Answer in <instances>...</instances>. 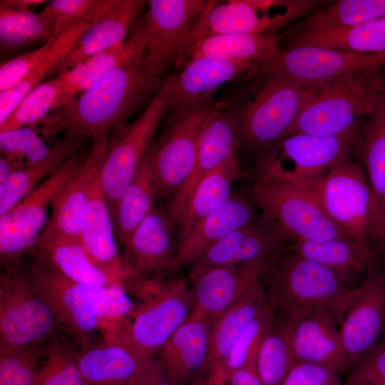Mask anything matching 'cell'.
<instances>
[{"instance_id":"1","label":"cell","mask_w":385,"mask_h":385,"mask_svg":"<svg viewBox=\"0 0 385 385\" xmlns=\"http://www.w3.org/2000/svg\"><path fill=\"white\" fill-rule=\"evenodd\" d=\"M165 80L150 75L140 53L32 127L51 143L60 133L96 140L125 125L140 106L160 93Z\"/></svg>"},{"instance_id":"2","label":"cell","mask_w":385,"mask_h":385,"mask_svg":"<svg viewBox=\"0 0 385 385\" xmlns=\"http://www.w3.org/2000/svg\"><path fill=\"white\" fill-rule=\"evenodd\" d=\"M312 84L311 98L281 140L294 135H338L358 125L359 118L385 110V68Z\"/></svg>"},{"instance_id":"3","label":"cell","mask_w":385,"mask_h":385,"mask_svg":"<svg viewBox=\"0 0 385 385\" xmlns=\"http://www.w3.org/2000/svg\"><path fill=\"white\" fill-rule=\"evenodd\" d=\"M138 279L140 302L120 328L116 343L144 365L183 324L192 310L191 291L180 279Z\"/></svg>"},{"instance_id":"4","label":"cell","mask_w":385,"mask_h":385,"mask_svg":"<svg viewBox=\"0 0 385 385\" xmlns=\"http://www.w3.org/2000/svg\"><path fill=\"white\" fill-rule=\"evenodd\" d=\"M207 0H150L143 19L130 31L143 48L145 63L153 77L163 78L173 65L184 62L199 37Z\"/></svg>"},{"instance_id":"5","label":"cell","mask_w":385,"mask_h":385,"mask_svg":"<svg viewBox=\"0 0 385 385\" xmlns=\"http://www.w3.org/2000/svg\"><path fill=\"white\" fill-rule=\"evenodd\" d=\"M251 200L262 211L265 225L282 242L285 239L318 241L347 237L304 185L260 172Z\"/></svg>"},{"instance_id":"6","label":"cell","mask_w":385,"mask_h":385,"mask_svg":"<svg viewBox=\"0 0 385 385\" xmlns=\"http://www.w3.org/2000/svg\"><path fill=\"white\" fill-rule=\"evenodd\" d=\"M269 262L265 287L279 314L294 317L316 309H335L352 287L340 275L299 254L284 250Z\"/></svg>"},{"instance_id":"7","label":"cell","mask_w":385,"mask_h":385,"mask_svg":"<svg viewBox=\"0 0 385 385\" xmlns=\"http://www.w3.org/2000/svg\"><path fill=\"white\" fill-rule=\"evenodd\" d=\"M20 262H1L0 351L43 348L61 329Z\"/></svg>"},{"instance_id":"8","label":"cell","mask_w":385,"mask_h":385,"mask_svg":"<svg viewBox=\"0 0 385 385\" xmlns=\"http://www.w3.org/2000/svg\"><path fill=\"white\" fill-rule=\"evenodd\" d=\"M326 215L366 250L375 240L374 198L364 168L345 159L305 185Z\"/></svg>"},{"instance_id":"9","label":"cell","mask_w":385,"mask_h":385,"mask_svg":"<svg viewBox=\"0 0 385 385\" xmlns=\"http://www.w3.org/2000/svg\"><path fill=\"white\" fill-rule=\"evenodd\" d=\"M260 83L243 106L234 108L241 145L264 151L279 141L311 98L314 85L258 75Z\"/></svg>"},{"instance_id":"10","label":"cell","mask_w":385,"mask_h":385,"mask_svg":"<svg viewBox=\"0 0 385 385\" xmlns=\"http://www.w3.org/2000/svg\"><path fill=\"white\" fill-rule=\"evenodd\" d=\"M26 270L61 329L71 335L80 349L95 344L105 287L70 280L37 257Z\"/></svg>"},{"instance_id":"11","label":"cell","mask_w":385,"mask_h":385,"mask_svg":"<svg viewBox=\"0 0 385 385\" xmlns=\"http://www.w3.org/2000/svg\"><path fill=\"white\" fill-rule=\"evenodd\" d=\"M215 103L210 97L171 113L158 142L148 149L158 199L175 194L190 175L202 128Z\"/></svg>"},{"instance_id":"12","label":"cell","mask_w":385,"mask_h":385,"mask_svg":"<svg viewBox=\"0 0 385 385\" xmlns=\"http://www.w3.org/2000/svg\"><path fill=\"white\" fill-rule=\"evenodd\" d=\"M359 128L358 124L333 136L285 138L262 152L260 172L306 185L351 157L356 151Z\"/></svg>"},{"instance_id":"13","label":"cell","mask_w":385,"mask_h":385,"mask_svg":"<svg viewBox=\"0 0 385 385\" xmlns=\"http://www.w3.org/2000/svg\"><path fill=\"white\" fill-rule=\"evenodd\" d=\"M80 152L6 213L0 215L1 262H19L31 253L43 232L48 208L86 162Z\"/></svg>"},{"instance_id":"14","label":"cell","mask_w":385,"mask_h":385,"mask_svg":"<svg viewBox=\"0 0 385 385\" xmlns=\"http://www.w3.org/2000/svg\"><path fill=\"white\" fill-rule=\"evenodd\" d=\"M164 115V99L159 93L134 121L115 130L112 139L108 140L100 183L112 218Z\"/></svg>"},{"instance_id":"15","label":"cell","mask_w":385,"mask_h":385,"mask_svg":"<svg viewBox=\"0 0 385 385\" xmlns=\"http://www.w3.org/2000/svg\"><path fill=\"white\" fill-rule=\"evenodd\" d=\"M333 312L354 366L385 338V277L374 274L352 287Z\"/></svg>"},{"instance_id":"16","label":"cell","mask_w":385,"mask_h":385,"mask_svg":"<svg viewBox=\"0 0 385 385\" xmlns=\"http://www.w3.org/2000/svg\"><path fill=\"white\" fill-rule=\"evenodd\" d=\"M385 68V53L334 50L314 46L290 47L281 51L257 75L277 76L304 85L347 74Z\"/></svg>"},{"instance_id":"17","label":"cell","mask_w":385,"mask_h":385,"mask_svg":"<svg viewBox=\"0 0 385 385\" xmlns=\"http://www.w3.org/2000/svg\"><path fill=\"white\" fill-rule=\"evenodd\" d=\"M241 146L235 109L225 102H216L202 128L191 172L174 194L166 211L177 222L198 183L209 173L236 155Z\"/></svg>"},{"instance_id":"18","label":"cell","mask_w":385,"mask_h":385,"mask_svg":"<svg viewBox=\"0 0 385 385\" xmlns=\"http://www.w3.org/2000/svg\"><path fill=\"white\" fill-rule=\"evenodd\" d=\"M284 1L232 0L219 4L212 1L202 24L200 35L264 34L277 33L292 20L311 8L314 2L297 1L289 9L272 14Z\"/></svg>"},{"instance_id":"19","label":"cell","mask_w":385,"mask_h":385,"mask_svg":"<svg viewBox=\"0 0 385 385\" xmlns=\"http://www.w3.org/2000/svg\"><path fill=\"white\" fill-rule=\"evenodd\" d=\"M286 317L294 361L326 366L340 374L351 370L353 365L344 347L332 310L316 309Z\"/></svg>"},{"instance_id":"20","label":"cell","mask_w":385,"mask_h":385,"mask_svg":"<svg viewBox=\"0 0 385 385\" xmlns=\"http://www.w3.org/2000/svg\"><path fill=\"white\" fill-rule=\"evenodd\" d=\"M260 68L255 66L207 57L184 61L179 73L166 78L160 93L163 96L165 115L186 105L212 97L222 85L239 77L252 76Z\"/></svg>"},{"instance_id":"21","label":"cell","mask_w":385,"mask_h":385,"mask_svg":"<svg viewBox=\"0 0 385 385\" xmlns=\"http://www.w3.org/2000/svg\"><path fill=\"white\" fill-rule=\"evenodd\" d=\"M166 212L155 207L124 245L123 260L137 279H153L180 267Z\"/></svg>"},{"instance_id":"22","label":"cell","mask_w":385,"mask_h":385,"mask_svg":"<svg viewBox=\"0 0 385 385\" xmlns=\"http://www.w3.org/2000/svg\"><path fill=\"white\" fill-rule=\"evenodd\" d=\"M270 259L211 268L193 279L190 316L201 319L219 316L262 280Z\"/></svg>"},{"instance_id":"23","label":"cell","mask_w":385,"mask_h":385,"mask_svg":"<svg viewBox=\"0 0 385 385\" xmlns=\"http://www.w3.org/2000/svg\"><path fill=\"white\" fill-rule=\"evenodd\" d=\"M107 135L93 140L88 158L55 200L46 229L78 239L93 190L106 157Z\"/></svg>"},{"instance_id":"24","label":"cell","mask_w":385,"mask_h":385,"mask_svg":"<svg viewBox=\"0 0 385 385\" xmlns=\"http://www.w3.org/2000/svg\"><path fill=\"white\" fill-rule=\"evenodd\" d=\"M282 245L267 225L252 222L235 230L205 251L190 265L191 278L217 267L270 259L283 250Z\"/></svg>"},{"instance_id":"25","label":"cell","mask_w":385,"mask_h":385,"mask_svg":"<svg viewBox=\"0 0 385 385\" xmlns=\"http://www.w3.org/2000/svg\"><path fill=\"white\" fill-rule=\"evenodd\" d=\"M213 319L189 316L158 351L173 385H183L199 379L209 351V336Z\"/></svg>"},{"instance_id":"26","label":"cell","mask_w":385,"mask_h":385,"mask_svg":"<svg viewBox=\"0 0 385 385\" xmlns=\"http://www.w3.org/2000/svg\"><path fill=\"white\" fill-rule=\"evenodd\" d=\"M31 255L76 282L106 287L115 282L126 281L120 275L94 263L78 239L46 228Z\"/></svg>"},{"instance_id":"27","label":"cell","mask_w":385,"mask_h":385,"mask_svg":"<svg viewBox=\"0 0 385 385\" xmlns=\"http://www.w3.org/2000/svg\"><path fill=\"white\" fill-rule=\"evenodd\" d=\"M115 235L113 218L99 180L88 202L78 240L97 265L126 281L135 279L118 252Z\"/></svg>"},{"instance_id":"28","label":"cell","mask_w":385,"mask_h":385,"mask_svg":"<svg viewBox=\"0 0 385 385\" xmlns=\"http://www.w3.org/2000/svg\"><path fill=\"white\" fill-rule=\"evenodd\" d=\"M145 1L116 0L115 4L82 34L73 50L59 66L56 75L86 59L125 41Z\"/></svg>"},{"instance_id":"29","label":"cell","mask_w":385,"mask_h":385,"mask_svg":"<svg viewBox=\"0 0 385 385\" xmlns=\"http://www.w3.org/2000/svg\"><path fill=\"white\" fill-rule=\"evenodd\" d=\"M252 200L232 194L220 207L203 218L178 245L180 266L191 265L212 245L235 230L253 222Z\"/></svg>"},{"instance_id":"30","label":"cell","mask_w":385,"mask_h":385,"mask_svg":"<svg viewBox=\"0 0 385 385\" xmlns=\"http://www.w3.org/2000/svg\"><path fill=\"white\" fill-rule=\"evenodd\" d=\"M277 33L264 34H207L200 36L185 59L207 57L245 63L260 69L281 53Z\"/></svg>"},{"instance_id":"31","label":"cell","mask_w":385,"mask_h":385,"mask_svg":"<svg viewBox=\"0 0 385 385\" xmlns=\"http://www.w3.org/2000/svg\"><path fill=\"white\" fill-rule=\"evenodd\" d=\"M115 0H106L103 6L77 26L50 39V45L38 64L20 81L0 92V125L19 106L28 93L56 73L59 66L78 44L82 34L110 9Z\"/></svg>"},{"instance_id":"32","label":"cell","mask_w":385,"mask_h":385,"mask_svg":"<svg viewBox=\"0 0 385 385\" xmlns=\"http://www.w3.org/2000/svg\"><path fill=\"white\" fill-rule=\"evenodd\" d=\"M270 300L265 284L261 280L213 319L209 336L207 359L200 378L215 364H223L247 326Z\"/></svg>"},{"instance_id":"33","label":"cell","mask_w":385,"mask_h":385,"mask_svg":"<svg viewBox=\"0 0 385 385\" xmlns=\"http://www.w3.org/2000/svg\"><path fill=\"white\" fill-rule=\"evenodd\" d=\"M83 138L65 134L62 138L51 143L43 158L14 172L4 183L0 184V215L11 210L42 182L78 155L83 147Z\"/></svg>"},{"instance_id":"34","label":"cell","mask_w":385,"mask_h":385,"mask_svg":"<svg viewBox=\"0 0 385 385\" xmlns=\"http://www.w3.org/2000/svg\"><path fill=\"white\" fill-rule=\"evenodd\" d=\"M356 151L359 154L374 198L376 236L385 247V110L369 116L359 128Z\"/></svg>"},{"instance_id":"35","label":"cell","mask_w":385,"mask_h":385,"mask_svg":"<svg viewBox=\"0 0 385 385\" xmlns=\"http://www.w3.org/2000/svg\"><path fill=\"white\" fill-rule=\"evenodd\" d=\"M244 175L235 155L198 183L176 222L179 241L184 239L203 218L231 197L233 183Z\"/></svg>"},{"instance_id":"36","label":"cell","mask_w":385,"mask_h":385,"mask_svg":"<svg viewBox=\"0 0 385 385\" xmlns=\"http://www.w3.org/2000/svg\"><path fill=\"white\" fill-rule=\"evenodd\" d=\"M76 356L85 385H130L142 366L118 343L95 344Z\"/></svg>"},{"instance_id":"37","label":"cell","mask_w":385,"mask_h":385,"mask_svg":"<svg viewBox=\"0 0 385 385\" xmlns=\"http://www.w3.org/2000/svg\"><path fill=\"white\" fill-rule=\"evenodd\" d=\"M284 250L292 251L336 272L349 282L370 264L371 250L347 237L325 240H297Z\"/></svg>"},{"instance_id":"38","label":"cell","mask_w":385,"mask_h":385,"mask_svg":"<svg viewBox=\"0 0 385 385\" xmlns=\"http://www.w3.org/2000/svg\"><path fill=\"white\" fill-rule=\"evenodd\" d=\"M55 26L43 11L35 13L23 0H1L0 3V46L9 53L53 37Z\"/></svg>"},{"instance_id":"39","label":"cell","mask_w":385,"mask_h":385,"mask_svg":"<svg viewBox=\"0 0 385 385\" xmlns=\"http://www.w3.org/2000/svg\"><path fill=\"white\" fill-rule=\"evenodd\" d=\"M142 53L138 40L130 33L123 43L59 72L57 75L62 83L63 106L93 87L111 71Z\"/></svg>"},{"instance_id":"40","label":"cell","mask_w":385,"mask_h":385,"mask_svg":"<svg viewBox=\"0 0 385 385\" xmlns=\"http://www.w3.org/2000/svg\"><path fill=\"white\" fill-rule=\"evenodd\" d=\"M156 184L148 152L121 195L113 217L115 235L125 245L154 207Z\"/></svg>"},{"instance_id":"41","label":"cell","mask_w":385,"mask_h":385,"mask_svg":"<svg viewBox=\"0 0 385 385\" xmlns=\"http://www.w3.org/2000/svg\"><path fill=\"white\" fill-rule=\"evenodd\" d=\"M383 16L385 0H339L315 11L294 33L343 29Z\"/></svg>"},{"instance_id":"42","label":"cell","mask_w":385,"mask_h":385,"mask_svg":"<svg viewBox=\"0 0 385 385\" xmlns=\"http://www.w3.org/2000/svg\"><path fill=\"white\" fill-rule=\"evenodd\" d=\"M304 46L366 53H385V16L339 30L307 32Z\"/></svg>"},{"instance_id":"43","label":"cell","mask_w":385,"mask_h":385,"mask_svg":"<svg viewBox=\"0 0 385 385\" xmlns=\"http://www.w3.org/2000/svg\"><path fill=\"white\" fill-rule=\"evenodd\" d=\"M294 362L288 321L279 314L262 340L256 356L257 370L262 385H282Z\"/></svg>"},{"instance_id":"44","label":"cell","mask_w":385,"mask_h":385,"mask_svg":"<svg viewBox=\"0 0 385 385\" xmlns=\"http://www.w3.org/2000/svg\"><path fill=\"white\" fill-rule=\"evenodd\" d=\"M63 106L62 83L57 75L34 87L0 125V133L25 126H33L50 111Z\"/></svg>"},{"instance_id":"45","label":"cell","mask_w":385,"mask_h":385,"mask_svg":"<svg viewBox=\"0 0 385 385\" xmlns=\"http://www.w3.org/2000/svg\"><path fill=\"white\" fill-rule=\"evenodd\" d=\"M43 354L34 385H85L76 350L59 337L44 346Z\"/></svg>"},{"instance_id":"46","label":"cell","mask_w":385,"mask_h":385,"mask_svg":"<svg viewBox=\"0 0 385 385\" xmlns=\"http://www.w3.org/2000/svg\"><path fill=\"white\" fill-rule=\"evenodd\" d=\"M279 312L270 300L250 322L223 362L227 374L238 369L256 356L265 337L276 322Z\"/></svg>"},{"instance_id":"47","label":"cell","mask_w":385,"mask_h":385,"mask_svg":"<svg viewBox=\"0 0 385 385\" xmlns=\"http://www.w3.org/2000/svg\"><path fill=\"white\" fill-rule=\"evenodd\" d=\"M51 145L31 126L0 133V150L16 170L43 158Z\"/></svg>"},{"instance_id":"48","label":"cell","mask_w":385,"mask_h":385,"mask_svg":"<svg viewBox=\"0 0 385 385\" xmlns=\"http://www.w3.org/2000/svg\"><path fill=\"white\" fill-rule=\"evenodd\" d=\"M134 307L125 282H118L105 287L99 324L104 343L116 344L118 334Z\"/></svg>"},{"instance_id":"49","label":"cell","mask_w":385,"mask_h":385,"mask_svg":"<svg viewBox=\"0 0 385 385\" xmlns=\"http://www.w3.org/2000/svg\"><path fill=\"white\" fill-rule=\"evenodd\" d=\"M43 348L0 351V385H34Z\"/></svg>"},{"instance_id":"50","label":"cell","mask_w":385,"mask_h":385,"mask_svg":"<svg viewBox=\"0 0 385 385\" xmlns=\"http://www.w3.org/2000/svg\"><path fill=\"white\" fill-rule=\"evenodd\" d=\"M106 0H53L43 11L52 20L53 38L77 26L104 4Z\"/></svg>"},{"instance_id":"51","label":"cell","mask_w":385,"mask_h":385,"mask_svg":"<svg viewBox=\"0 0 385 385\" xmlns=\"http://www.w3.org/2000/svg\"><path fill=\"white\" fill-rule=\"evenodd\" d=\"M345 383L385 385V338L353 366Z\"/></svg>"},{"instance_id":"52","label":"cell","mask_w":385,"mask_h":385,"mask_svg":"<svg viewBox=\"0 0 385 385\" xmlns=\"http://www.w3.org/2000/svg\"><path fill=\"white\" fill-rule=\"evenodd\" d=\"M340 374L326 366L295 361L282 385H343Z\"/></svg>"},{"instance_id":"53","label":"cell","mask_w":385,"mask_h":385,"mask_svg":"<svg viewBox=\"0 0 385 385\" xmlns=\"http://www.w3.org/2000/svg\"><path fill=\"white\" fill-rule=\"evenodd\" d=\"M50 45V40L38 48L14 57L1 65L0 92L23 79L41 61Z\"/></svg>"},{"instance_id":"54","label":"cell","mask_w":385,"mask_h":385,"mask_svg":"<svg viewBox=\"0 0 385 385\" xmlns=\"http://www.w3.org/2000/svg\"><path fill=\"white\" fill-rule=\"evenodd\" d=\"M130 385H173L161 361L151 358L141 366Z\"/></svg>"},{"instance_id":"55","label":"cell","mask_w":385,"mask_h":385,"mask_svg":"<svg viewBox=\"0 0 385 385\" xmlns=\"http://www.w3.org/2000/svg\"><path fill=\"white\" fill-rule=\"evenodd\" d=\"M256 356L242 366L229 372L227 385H262L257 370Z\"/></svg>"},{"instance_id":"56","label":"cell","mask_w":385,"mask_h":385,"mask_svg":"<svg viewBox=\"0 0 385 385\" xmlns=\"http://www.w3.org/2000/svg\"><path fill=\"white\" fill-rule=\"evenodd\" d=\"M227 376L225 366L219 363L211 368L198 385H227Z\"/></svg>"},{"instance_id":"57","label":"cell","mask_w":385,"mask_h":385,"mask_svg":"<svg viewBox=\"0 0 385 385\" xmlns=\"http://www.w3.org/2000/svg\"><path fill=\"white\" fill-rule=\"evenodd\" d=\"M15 172L11 164L3 156L0 158V184L4 183Z\"/></svg>"},{"instance_id":"58","label":"cell","mask_w":385,"mask_h":385,"mask_svg":"<svg viewBox=\"0 0 385 385\" xmlns=\"http://www.w3.org/2000/svg\"><path fill=\"white\" fill-rule=\"evenodd\" d=\"M343 385H368V384H346V383H344Z\"/></svg>"}]
</instances>
